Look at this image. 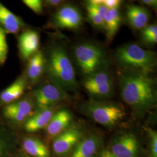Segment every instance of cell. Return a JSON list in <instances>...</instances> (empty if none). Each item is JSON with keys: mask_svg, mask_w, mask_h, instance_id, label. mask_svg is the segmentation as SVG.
<instances>
[{"mask_svg": "<svg viewBox=\"0 0 157 157\" xmlns=\"http://www.w3.org/2000/svg\"><path fill=\"white\" fill-rule=\"evenodd\" d=\"M32 101L25 99L7 104L3 110L4 117L12 122L20 124L26 121L33 115Z\"/></svg>", "mask_w": 157, "mask_h": 157, "instance_id": "obj_9", "label": "cell"}, {"mask_svg": "<svg viewBox=\"0 0 157 157\" xmlns=\"http://www.w3.org/2000/svg\"><path fill=\"white\" fill-rule=\"evenodd\" d=\"M86 10L87 19L89 22L95 28L105 31V25L104 21L99 16L95 8L86 2Z\"/></svg>", "mask_w": 157, "mask_h": 157, "instance_id": "obj_23", "label": "cell"}, {"mask_svg": "<svg viewBox=\"0 0 157 157\" xmlns=\"http://www.w3.org/2000/svg\"><path fill=\"white\" fill-rule=\"evenodd\" d=\"M8 52L6 31L0 26V63L6 61Z\"/></svg>", "mask_w": 157, "mask_h": 157, "instance_id": "obj_24", "label": "cell"}, {"mask_svg": "<svg viewBox=\"0 0 157 157\" xmlns=\"http://www.w3.org/2000/svg\"><path fill=\"white\" fill-rule=\"evenodd\" d=\"M0 24L6 32L16 33L24 26L22 21L0 2Z\"/></svg>", "mask_w": 157, "mask_h": 157, "instance_id": "obj_16", "label": "cell"}, {"mask_svg": "<svg viewBox=\"0 0 157 157\" xmlns=\"http://www.w3.org/2000/svg\"><path fill=\"white\" fill-rule=\"evenodd\" d=\"M45 4L51 8L59 6L63 4V1L61 0H48L45 1Z\"/></svg>", "mask_w": 157, "mask_h": 157, "instance_id": "obj_31", "label": "cell"}, {"mask_svg": "<svg viewBox=\"0 0 157 157\" xmlns=\"http://www.w3.org/2000/svg\"><path fill=\"white\" fill-rule=\"evenodd\" d=\"M25 151L33 157H50V151L47 147L39 139L27 137L23 141Z\"/></svg>", "mask_w": 157, "mask_h": 157, "instance_id": "obj_21", "label": "cell"}, {"mask_svg": "<svg viewBox=\"0 0 157 157\" xmlns=\"http://www.w3.org/2000/svg\"><path fill=\"white\" fill-rule=\"evenodd\" d=\"M82 84L86 91L94 98H109L114 90L113 78L108 69L84 77Z\"/></svg>", "mask_w": 157, "mask_h": 157, "instance_id": "obj_6", "label": "cell"}, {"mask_svg": "<svg viewBox=\"0 0 157 157\" xmlns=\"http://www.w3.org/2000/svg\"><path fill=\"white\" fill-rule=\"evenodd\" d=\"M122 21L119 9H108L104 20L105 32L108 42H111L117 33Z\"/></svg>", "mask_w": 157, "mask_h": 157, "instance_id": "obj_19", "label": "cell"}, {"mask_svg": "<svg viewBox=\"0 0 157 157\" xmlns=\"http://www.w3.org/2000/svg\"><path fill=\"white\" fill-rule=\"evenodd\" d=\"M104 0H90L87 1L89 4L94 6H99L103 4Z\"/></svg>", "mask_w": 157, "mask_h": 157, "instance_id": "obj_32", "label": "cell"}, {"mask_svg": "<svg viewBox=\"0 0 157 157\" xmlns=\"http://www.w3.org/2000/svg\"><path fill=\"white\" fill-rule=\"evenodd\" d=\"M150 140V157H157V132L151 128L147 129Z\"/></svg>", "mask_w": 157, "mask_h": 157, "instance_id": "obj_26", "label": "cell"}, {"mask_svg": "<svg viewBox=\"0 0 157 157\" xmlns=\"http://www.w3.org/2000/svg\"><path fill=\"white\" fill-rule=\"evenodd\" d=\"M26 80L24 77H20L8 87L3 90L0 94V101L6 104H9L18 100L24 93Z\"/></svg>", "mask_w": 157, "mask_h": 157, "instance_id": "obj_17", "label": "cell"}, {"mask_svg": "<svg viewBox=\"0 0 157 157\" xmlns=\"http://www.w3.org/2000/svg\"><path fill=\"white\" fill-rule=\"evenodd\" d=\"M93 6L95 8V10H97V11L98 15H99V16L101 17V19L104 21V20H105V17L107 15V12H108V9L103 4H101V5H99V6Z\"/></svg>", "mask_w": 157, "mask_h": 157, "instance_id": "obj_29", "label": "cell"}, {"mask_svg": "<svg viewBox=\"0 0 157 157\" xmlns=\"http://www.w3.org/2000/svg\"><path fill=\"white\" fill-rule=\"evenodd\" d=\"M82 132L76 127L69 128L54 139L52 148L57 155H64L77 145L82 137Z\"/></svg>", "mask_w": 157, "mask_h": 157, "instance_id": "obj_10", "label": "cell"}, {"mask_svg": "<svg viewBox=\"0 0 157 157\" xmlns=\"http://www.w3.org/2000/svg\"><path fill=\"white\" fill-rule=\"evenodd\" d=\"M141 36L143 41L146 44H155L157 42V26L152 23L148 25L141 30Z\"/></svg>", "mask_w": 157, "mask_h": 157, "instance_id": "obj_22", "label": "cell"}, {"mask_svg": "<svg viewBox=\"0 0 157 157\" xmlns=\"http://www.w3.org/2000/svg\"><path fill=\"white\" fill-rule=\"evenodd\" d=\"M53 23L56 28L78 30L83 22V17L78 8L71 4L62 6L53 16Z\"/></svg>", "mask_w": 157, "mask_h": 157, "instance_id": "obj_8", "label": "cell"}, {"mask_svg": "<svg viewBox=\"0 0 157 157\" xmlns=\"http://www.w3.org/2000/svg\"><path fill=\"white\" fill-rule=\"evenodd\" d=\"M138 141L135 136L130 133L121 135L114 142L110 151L116 157H137Z\"/></svg>", "mask_w": 157, "mask_h": 157, "instance_id": "obj_11", "label": "cell"}, {"mask_svg": "<svg viewBox=\"0 0 157 157\" xmlns=\"http://www.w3.org/2000/svg\"><path fill=\"white\" fill-rule=\"evenodd\" d=\"M33 97L36 105L39 110L50 108L71 98L68 93L53 82L43 84L34 90Z\"/></svg>", "mask_w": 157, "mask_h": 157, "instance_id": "obj_7", "label": "cell"}, {"mask_svg": "<svg viewBox=\"0 0 157 157\" xmlns=\"http://www.w3.org/2000/svg\"><path fill=\"white\" fill-rule=\"evenodd\" d=\"M73 56L78 69L84 77L108 69L109 59L105 51L94 43H79L73 48Z\"/></svg>", "mask_w": 157, "mask_h": 157, "instance_id": "obj_4", "label": "cell"}, {"mask_svg": "<svg viewBox=\"0 0 157 157\" xmlns=\"http://www.w3.org/2000/svg\"><path fill=\"white\" fill-rule=\"evenodd\" d=\"M98 139L90 136L79 141L71 157H93L98 147Z\"/></svg>", "mask_w": 157, "mask_h": 157, "instance_id": "obj_20", "label": "cell"}, {"mask_svg": "<svg viewBox=\"0 0 157 157\" xmlns=\"http://www.w3.org/2000/svg\"><path fill=\"white\" fill-rule=\"evenodd\" d=\"M18 44L23 59L25 60L29 59L39 51V34L33 30L25 31L19 37Z\"/></svg>", "mask_w": 157, "mask_h": 157, "instance_id": "obj_12", "label": "cell"}, {"mask_svg": "<svg viewBox=\"0 0 157 157\" xmlns=\"http://www.w3.org/2000/svg\"><path fill=\"white\" fill-rule=\"evenodd\" d=\"M83 109L97 123L106 127L117 125L126 115L124 107L114 102L92 100L84 104Z\"/></svg>", "mask_w": 157, "mask_h": 157, "instance_id": "obj_5", "label": "cell"}, {"mask_svg": "<svg viewBox=\"0 0 157 157\" xmlns=\"http://www.w3.org/2000/svg\"><path fill=\"white\" fill-rule=\"evenodd\" d=\"M126 13L130 25L135 30H141L148 25L150 13L146 8L130 5L126 7Z\"/></svg>", "mask_w": 157, "mask_h": 157, "instance_id": "obj_14", "label": "cell"}, {"mask_svg": "<svg viewBox=\"0 0 157 157\" xmlns=\"http://www.w3.org/2000/svg\"><path fill=\"white\" fill-rule=\"evenodd\" d=\"M114 58L121 71L149 74L157 67V57L154 51L146 50L136 43L118 47Z\"/></svg>", "mask_w": 157, "mask_h": 157, "instance_id": "obj_3", "label": "cell"}, {"mask_svg": "<svg viewBox=\"0 0 157 157\" xmlns=\"http://www.w3.org/2000/svg\"><path fill=\"white\" fill-rule=\"evenodd\" d=\"M45 69V57L41 51L36 52L29 59L27 76L32 83L37 82Z\"/></svg>", "mask_w": 157, "mask_h": 157, "instance_id": "obj_18", "label": "cell"}, {"mask_svg": "<svg viewBox=\"0 0 157 157\" xmlns=\"http://www.w3.org/2000/svg\"><path fill=\"white\" fill-rule=\"evenodd\" d=\"M101 157H115L110 151L104 150L102 152Z\"/></svg>", "mask_w": 157, "mask_h": 157, "instance_id": "obj_33", "label": "cell"}, {"mask_svg": "<svg viewBox=\"0 0 157 157\" xmlns=\"http://www.w3.org/2000/svg\"><path fill=\"white\" fill-rule=\"evenodd\" d=\"M45 70L52 82L66 92H75L78 84L73 63L67 51L60 44L52 45L45 58Z\"/></svg>", "mask_w": 157, "mask_h": 157, "instance_id": "obj_2", "label": "cell"}, {"mask_svg": "<svg viewBox=\"0 0 157 157\" xmlns=\"http://www.w3.org/2000/svg\"><path fill=\"white\" fill-rule=\"evenodd\" d=\"M140 3L145 6L152 8L154 10L157 9V0H143V1H141Z\"/></svg>", "mask_w": 157, "mask_h": 157, "instance_id": "obj_30", "label": "cell"}, {"mask_svg": "<svg viewBox=\"0 0 157 157\" xmlns=\"http://www.w3.org/2000/svg\"><path fill=\"white\" fill-rule=\"evenodd\" d=\"M11 144L6 135L0 130V157H7L11 150Z\"/></svg>", "mask_w": 157, "mask_h": 157, "instance_id": "obj_25", "label": "cell"}, {"mask_svg": "<svg viewBox=\"0 0 157 157\" xmlns=\"http://www.w3.org/2000/svg\"><path fill=\"white\" fill-rule=\"evenodd\" d=\"M118 78L122 99L136 113L142 114L155 105L156 80L150 75L121 71Z\"/></svg>", "mask_w": 157, "mask_h": 157, "instance_id": "obj_1", "label": "cell"}, {"mask_svg": "<svg viewBox=\"0 0 157 157\" xmlns=\"http://www.w3.org/2000/svg\"><path fill=\"white\" fill-rule=\"evenodd\" d=\"M54 113L52 108L39 110L26 121L25 129L28 132L33 133L46 128Z\"/></svg>", "mask_w": 157, "mask_h": 157, "instance_id": "obj_15", "label": "cell"}, {"mask_svg": "<svg viewBox=\"0 0 157 157\" xmlns=\"http://www.w3.org/2000/svg\"><path fill=\"white\" fill-rule=\"evenodd\" d=\"M23 2L36 13L43 12V6L41 0H24Z\"/></svg>", "mask_w": 157, "mask_h": 157, "instance_id": "obj_27", "label": "cell"}, {"mask_svg": "<svg viewBox=\"0 0 157 157\" xmlns=\"http://www.w3.org/2000/svg\"><path fill=\"white\" fill-rule=\"evenodd\" d=\"M122 4V1L120 0H104L103 4L108 9H119Z\"/></svg>", "mask_w": 157, "mask_h": 157, "instance_id": "obj_28", "label": "cell"}, {"mask_svg": "<svg viewBox=\"0 0 157 157\" xmlns=\"http://www.w3.org/2000/svg\"><path fill=\"white\" fill-rule=\"evenodd\" d=\"M72 120V115L69 110L62 109L57 111L46 127L47 133L51 137H56L69 128Z\"/></svg>", "mask_w": 157, "mask_h": 157, "instance_id": "obj_13", "label": "cell"}]
</instances>
